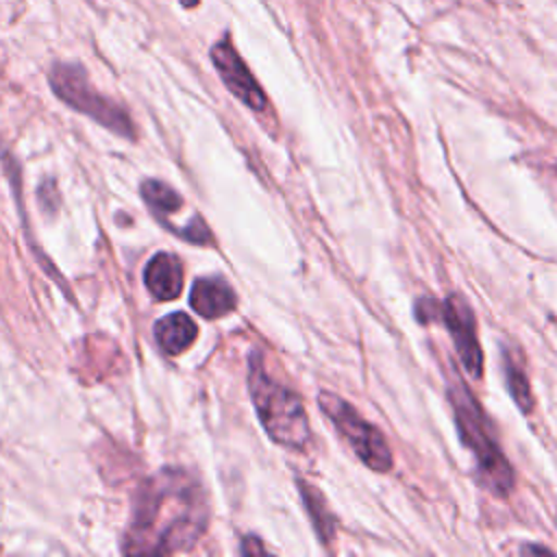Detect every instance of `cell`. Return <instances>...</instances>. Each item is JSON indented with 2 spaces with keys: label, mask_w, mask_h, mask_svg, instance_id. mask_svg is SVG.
<instances>
[{
  "label": "cell",
  "mask_w": 557,
  "mask_h": 557,
  "mask_svg": "<svg viewBox=\"0 0 557 557\" xmlns=\"http://www.w3.org/2000/svg\"><path fill=\"white\" fill-rule=\"evenodd\" d=\"M209 520L207 494L185 468H163L139 483L122 550L128 555H172L187 550Z\"/></svg>",
  "instance_id": "1"
},
{
  "label": "cell",
  "mask_w": 557,
  "mask_h": 557,
  "mask_svg": "<svg viewBox=\"0 0 557 557\" xmlns=\"http://www.w3.org/2000/svg\"><path fill=\"white\" fill-rule=\"evenodd\" d=\"M248 389L265 433L281 446H287L294 450L305 448L309 442L311 429H309V418L302 407V400L294 389L268 376V372L263 370L261 357L257 352L250 355Z\"/></svg>",
  "instance_id": "2"
},
{
  "label": "cell",
  "mask_w": 557,
  "mask_h": 557,
  "mask_svg": "<svg viewBox=\"0 0 557 557\" xmlns=\"http://www.w3.org/2000/svg\"><path fill=\"white\" fill-rule=\"evenodd\" d=\"M448 398L455 411V422L463 446L474 455L481 483L496 496H507L513 487V472L500 446L492 437V426L474 400L472 392L461 383L453 381L448 387Z\"/></svg>",
  "instance_id": "3"
},
{
  "label": "cell",
  "mask_w": 557,
  "mask_h": 557,
  "mask_svg": "<svg viewBox=\"0 0 557 557\" xmlns=\"http://www.w3.org/2000/svg\"><path fill=\"white\" fill-rule=\"evenodd\" d=\"M50 87L72 109L89 115L91 120L122 137H135V128L128 113L120 104L96 91L81 65L57 63L50 70Z\"/></svg>",
  "instance_id": "4"
},
{
  "label": "cell",
  "mask_w": 557,
  "mask_h": 557,
  "mask_svg": "<svg viewBox=\"0 0 557 557\" xmlns=\"http://www.w3.org/2000/svg\"><path fill=\"white\" fill-rule=\"evenodd\" d=\"M318 405L342 433L355 455L374 472H387L394 466L392 450L376 426L366 422L342 396L331 392L318 394Z\"/></svg>",
  "instance_id": "5"
},
{
  "label": "cell",
  "mask_w": 557,
  "mask_h": 557,
  "mask_svg": "<svg viewBox=\"0 0 557 557\" xmlns=\"http://www.w3.org/2000/svg\"><path fill=\"white\" fill-rule=\"evenodd\" d=\"M437 320H442L448 326V333L455 342L457 355L466 372L479 379L483 374V352L476 339V322L470 305L459 294H453L444 302H440Z\"/></svg>",
  "instance_id": "6"
},
{
  "label": "cell",
  "mask_w": 557,
  "mask_h": 557,
  "mask_svg": "<svg viewBox=\"0 0 557 557\" xmlns=\"http://www.w3.org/2000/svg\"><path fill=\"white\" fill-rule=\"evenodd\" d=\"M211 61L222 83L228 87V91L235 98H239L248 109L263 111L268 107V98L263 89L259 87V83L255 81V76L250 74V70L246 67V63L235 52L228 39H222L211 48Z\"/></svg>",
  "instance_id": "7"
},
{
  "label": "cell",
  "mask_w": 557,
  "mask_h": 557,
  "mask_svg": "<svg viewBox=\"0 0 557 557\" xmlns=\"http://www.w3.org/2000/svg\"><path fill=\"white\" fill-rule=\"evenodd\" d=\"M146 289L159 300H172L183 289V265L170 252H157L144 268Z\"/></svg>",
  "instance_id": "8"
},
{
  "label": "cell",
  "mask_w": 557,
  "mask_h": 557,
  "mask_svg": "<svg viewBox=\"0 0 557 557\" xmlns=\"http://www.w3.org/2000/svg\"><path fill=\"white\" fill-rule=\"evenodd\" d=\"M189 305L202 318H220L235 309L237 298L222 278H198L189 292Z\"/></svg>",
  "instance_id": "9"
},
{
  "label": "cell",
  "mask_w": 557,
  "mask_h": 557,
  "mask_svg": "<svg viewBox=\"0 0 557 557\" xmlns=\"http://www.w3.org/2000/svg\"><path fill=\"white\" fill-rule=\"evenodd\" d=\"M196 335V322L183 311H174L154 324V339L168 355H178L189 348Z\"/></svg>",
  "instance_id": "10"
},
{
  "label": "cell",
  "mask_w": 557,
  "mask_h": 557,
  "mask_svg": "<svg viewBox=\"0 0 557 557\" xmlns=\"http://www.w3.org/2000/svg\"><path fill=\"white\" fill-rule=\"evenodd\" d=\"M298 485H300V494H302L305 507H307V511H309V518H311V522H313V529L318 531V535H320L322 542H331L335 524H333V518H331V513H329V509H326V505H324L322 494L315 492L313 485H309L307 481H298Z\"/></svg>",
  "instance_id": "11"
},
{
  "label": "cell",
  "mask_w": 557,
  "mask_h": 557,
  "mask_svg": "<svg viewBox=\"0 0 557 557\" xmlns=\"http://www.w3.org/2000/svg\"><path fill=\"white\" fill-rule=\"evenodd\" d=\"M141 198L146 200V205L152 209L157 218H163L165 213H174L183 205V198L170 185L154 178L141 183Z\"/></svg>",
  "instance_id": "12"
},
{
  "label": "cell",
  "mask_w": 557,
  "mask_h": 557,
  "mask_svg": "<svg viewBox=\"0 0 557 557\" xmlns=\"http://www.w3.org/2000/svg\"><path fill=\"white\" fill-rule=\"evenodd\" d=\"M503 370H505V381H507V389H509L511 398L516 400V405L522 411H529L531 405H533V398H531V389H529V383H527V376H524L522 368L509 355H505Z\"/></svg>",
  "instance_id": "13"
},
{
  "label": "cell",
  "mask_w": 557,
  "mask_h": 557,
  "mask_svg": "<svg viewBox=\"0 0 557 557\" xmlns=\"http://www.w3.org/2000/svg\"><path fill=\"white\" fill-rule=\"evenodd\" d=\"M178 235L185 237V239H189V242H194V244H207V242H211V233H209V228L205 226L202 218H198V215L187 224V228L178 231Z\"/></svg>",
  "instance_id": "14"
},
{
  "label": "cell",
  "mask_w": 557,
  "mask_h": 557,
  "mask_svg": "<svg viewBox=\"0 0 557 557\" xmlns=\"http://www.w3.org/2000/svg\"><path fill=\"white\" fill-rule=\"evenodd\" d=\"M416 318L424 324V322H433L440 318V302L433 298H420L416 302Z\"/></svg>",
  "instance_id": "15"
},
{
  "label": "cell",
  "mask_w": 557,
  "mask_h": 557,
  "mask_svg": "<svg viewBox=\"0 0 557 557\" xmlns=\"http://www.w3.org/2000/svg\"><path fill=\"white\" fill-rule=\"evenodd\" d=\"M242 553L244 555H257V553H268L263 546H261V542L257 540V537H246L244 542H242Z\"/></svg>",
  "instance_id": "16"
},
{
  "label": "cell",
  "mask_w": 557,
  "mask_h": 557,
  "mask_svg": "<svg viewBox=\"0 0 557 557\" xmlns=\"http://www.w3.org/2000/svg\"><path fill=\"white\" fill-rule=\"evenodd\" d=\"M522 553H548V548H542V546H527V548H522Z\"/></svg>",
  "instance_id": "17"
},
{
  "label": "cell",
  "mask_w": 557,
  "mask_h": 557,
  "mask_svg": "<svg viewBox=\"0 0 557 557\" xmlns=\"http://www.w3.org/2000/svg\"><path fill=\"white\" fill-rule=\"evenodd\" d=\"M183 7H187V9H191V7H196L198 4V0H178Z\"/></svg>",
  "instance_id": "18"
}]
</instances>
